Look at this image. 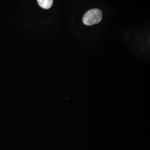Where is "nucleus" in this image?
I'll return each instance as SVG.
<instances>
[{"label":"nucleus","mask_w":150,"mask_h":150,"mask_svg":"<svg viewBox=\"0 0 150 150\" xmlns=\"http://www.w3.org/2000/svg\"><path fill=\"white\" fill-rule=\"evenodd\" d=\"M102 18V13L97 8L92 9L87 11L83 17V22L87 26H92L98 23Z\"/></svg>","instance_id":"nucleus-1"},{"label":"nucleus","mask_w":150,"mask_h":150,"mask_svg":"<svg viewBox=\"0 0 150 150\" xmlns=\"http://www.w3.org/2000/svg\"><path fill=\"white\" fill-rule=\"evenodd\" d=\"M38 4L43 9H49L53 4V0H37Z\"/></svg>","instance_id":"nucleus-2"}]
</instances>
